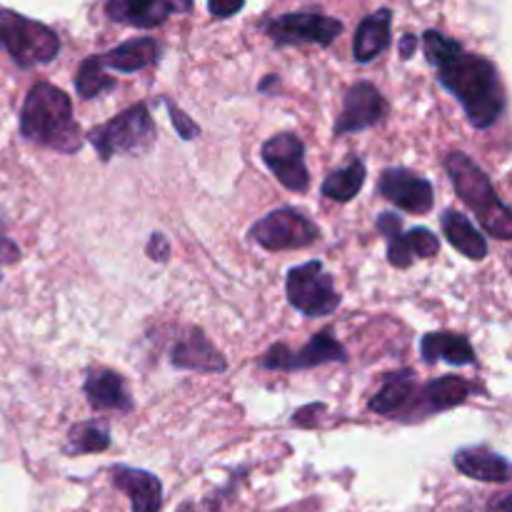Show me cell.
<instances>
[{
	"mask_svg": "<svg viewBox=\"0 0 512 512\" xmlns=\"http://www.w3.org/2000/svg\"><path fill=\"white\" fill-rule=\"evenodd\" d=\"M250 238L265 250H300L318 243L320 228L298 208H278L253 223Z\"/></svg>",
	"mask_w": 512,
	"mask_h": 512,
	"instance_id": "7",
	"label": "cell"
},
{
	"mask_svg": "<svg viewBox=\"0 0 512 512\" xmlns=\"http://www.w3.org/2000/svg\"><path fill=\"white\" fill-rule=\"evenodd\" d=\"M455 468L483 483H508L510 463L488 448H463L455 453Z\"/></svg>",
	"mask_w": 512,
	"mask_h": 512,
	"instance_id": "22",
	"label": "cell"
},
{
	"mask_svg": "<svg viewBox=\"0 0 512 512\" xmlns=\"http://www.w3.org/2000/svg\"><path fill=\"white\" fill-rule=\"evenodd\" d=\"M415 45H418V38H415L413 33L403 35V40H400V55H403V58L408 60L410 55L415 53Z\"/></svg>",
	"mask_w": 512,
	"mask_h": 512,
	"instance_id": "33",
	"label": "cell"
},
{
	"mask_svg": "<svg viewBox=\"0 0 512 512\" xmlns=\"http://www.w3.org/2000/svg\"><path fill=\"white\" fill-rule=\"evenodd\" d=\"M285 290H288V303L303 315H308V318L333 315L340 305L333 275L325 273L320 260H310V263L290 270Z\"/></svg>",
	"mask_w": 512,
	"mask_h": 512,
	"instance_id": "6",
	"label": "cell"
},
{
	"mask_svg": "<svg viewBox=\"0 0 512 512\" xmlns=\"http://www.w3.org/2000/svg\"><path fill=\"white\" fill-rule=\"evenodd\" d=\"M263 160L280 185L293 193H305L310 185L308 165H305V145L295 133H278L263 143Z\"/></svg>",
	"mask_w": 512,
	"mask_h": 512,
	"instance_id": "10",
	"label": "cell"
},
{
	"mask_svg": "<svg viewBox=\"0 0 512 512\" xmlns=\"http://www.w3.org/2000/svg\"><path fill=\"white\" fill-rule=\"evenodd\" d=\"M160 45L153 38H135L125 40L118 48L108 50V53L98 55V60L103 63V68H113L118 73H138V70L150 68L153 63H158Z\"/></svg>",
	"mask_w": 512,
	"mask_h": 512,
	"instance_id": "23",
	"label": "cell"
},
{
	"mask_svg": "<svg viewBox=\"0 0 512 512\" xmlns=\"http://www.w3.org/2000/svg\"><path fill=\"white\" fill-rule=\"evenodd\" d=\"M20 133L25 140H33L58 153H78L83 148V133L73 118L70 95L50 83H38L30 88L20 113Z\"/></svg>",
	"mask_w": 512,
	"mask_h": 512,
	"instance_id": "2",
	"label": "cell"
},
{
	"mask_svg": "<svg viewBox=\"0 0 512 512\" xmlns=\"http://www.w3.org/2000/svg\"><path fill=\"white\" fill-rule=\"evenodd\" d=\"M423 48L428 63L438 70L440 85L460 100L470 123L478 130L493 128L505 110V90L495 63L465 53L458 40L440 30H425Z\"/></svg>",
	"mask_w": 512,
	"mask_h": 512,
	"instance_id": "1",
	"label": "cell"
},
{
	"mask_svg": "<svg viewBox=\"0 0 512 512\" xmlns=\"http://www.w3.org/2000/svg\"><path fill=\"white\" fill-rule=\"evenodd\" d=\"M88 140L105 163L120 153H143L155 140L153 115H150L148 105L135 103L133 108L123 110L113 120L90 130Z\"/></svg>",
	"mask_w": 512,
	"mask_h": 512,
	"instance_id": "5",
	"label": "cell"
},
{
	"mask_svg": "<svg viewBox=\"0 0 512 512\" xmlns=\"http://www.w3.org/2000/svg\"><path fill=\"white\" fill-rule=\"evenodd\" d=\"M420 355L428 365L445 363L450 365H475V348L465 335L448 333V330H438V333H428L420 340Z\"/></svg>",
	"mask_w": 512,
	"mask_h": 512,
	"instance_id": "21",
	"label": "cell"
},
{
	"mask_svg": "<svg viewBox=\"0 0 512 512\" xmlns=\"http://www.w3.org/2000/svg\"><path fill=\"white\" fill-rule=\"evenodd\" d=\"M110 445V435L108 430L100 428L95 423H80L70 430L68 438V453L73 455H83V453H100Z\"/></svg>",
	"mask_w": 512,
	"mask_h": 512,
	"instance_id": "27",
	"label": "cell"
},
{
	"mask_svg": "<svg viewBox=\"0 0 512 512\" xmlns=\"http://www.w3.org/2000/svg\"><path fill=\"white\" fill-rule=\"evenodd\" d=\"M265 33L275 45H330L340 33L343 23L323 13H285L265 23Z\"/></svg>",
	"mask_w": 512,
	"mask_h": 512,
	"instance_id": "9",
	"label": "cell"
},
{
	"mask_svg": "<svg viewBox=\"0 0 512 512\" xmlns=\"http://www.w3.org/2000/svg\"><path fill=\"white\" fill-rule=\"evenodd\" d=\"M145 253H148V258L155 260V263H165V260L170 258L168 238H165L163 233H153V235H150Z\"/></svg>",
	"mask_w": 512,
	"mask_h": 512,
	"instance_id": "29",
	"label": "cell"
},
{
	"mask_svg": "<svg viewBox=\"0 0 512 512\" xmlns=\"http://www.w3.org/2000/svg\"><path fill=\"white\" fill-rule=\"evenodd\" d=\"M180 512H215V503H213V500H208V503H203V505L190 503V505H185V508Z\"/></svg>",
	"mask_w": 512,
	"mask_h": 512,
	"instance_id": "34",
	"label": "cell"
},
{
	"mask_svg": "<svg viewBox=\"0 0 512 512\" xmlns=\"http://www.w3.org/2000/svg\"><path fill=\"white\" fill-rule=\"evenodd\" d=\"M445 170H448L458 198L478 213L480 225L498 240H510L512 210L498 198L493 183L480 170V165L470 155L453 150V153L445 155Z\"/></svg>",
	"mask_w": 512,
	"mask_h": 512,
	"instance_id": "3",
	"label": "cell"
},
{
	"mask_svg": "<svg viewBox=\"0 0 512 512\" xmlns=\"http://www.w3.org/2000/svg\"><path fill=\"white\" fill-rule=\"evenodd\" d=\"M110 480L130 498L133 512H158L163 505V485L148 470H135L118 465L110 470Z\"/></svg>",
	"mask_w": 512,
	"mask_h": 512,
	"instance_id": "17",
	"label": "cell"
},
{
	"mask_svg": "<svg viewBox=\"0 0 512 512\" xmlns=\"http://www.w3.org/2000/svg\"><path fill=\"white\" fill-rule=\"evenodd\" d=\"M163 103H165V108H168V115H170V120H173V125H175V130H178L180 138L183 140L198 138L200 125L193 123V118H188V115H185L183 110L173 103V100H163Z\"/></svg>",
	"mask_w": 512,
	"mask_h": 512,
	"instance_id": "28",
	"label": "cell"
},
{
	"mask_svg": "<svg viewBox=\"0 0 512 512\" xmlns=\"http://www.w3.org/2000/svg\"><path fill=\"white\" fill-rule=\"evenodd\" d=\"M18 258H20L18 245H15L10 238H3V235H0V268L10 263H18Z\"/></svg>",
	"mask_w": 512,
	"mask_h": 512,
	"instance_id": "32",
	"label": "cell"
},
{
	"mask_svg": "<svg viewBox=\"0 0 512 512\" xmlns=\"http://www.w3.org/2000/svg\"><path fill=\"white\" fill-rule=\"evenodd\" d=\"M440 253V238L428 228H413L388 238V263L393 268H410L415 260H428Z\"/></svg>",
	"mask_w": 512,
	"mask_h": 512,
	"instance_id": "19",
	"label": "cell"
},
{
	"mask_svg": "<svg viewBox=\"0 0 512 512\" xmlns=\"http://www.w3.org/2000/svg\"><path fill=\"white\" fill-rule=\"evenodd\" d=\"M365 185V163L360 158H353L343 168L333 170L328 178L323 180V195L325 198L335 200V203H348L355 195L363 190Z\"/></svg>",
	"mask_w": 512,
	"mask_h": 512,
	"instance_id": "25",
	"label": "cell"
},
{
	"mask_svg": "<svg viewBox=\"0 0 512 512\" xmlns=\"http://www.w3.org/2000/svg\"><path fill=\"white\" fill-rule=\"evenodd\" d=\"M390 25H393L390 8H380L358 25L353 40V58L358 63H373L375 58H380V53L390 48Z\"/></svg>",
	"mask_w": 512,
	"mask_h": 512,
	"instance_id": "20",
	"label": "cell"
},
{
	"mask_svg": "<svg viewBox=\"0 0 512 512\" xmlns=\"http://www.w3.org/2000/svg\"><path fill=\"white\" fill-rule=\"evenodd\" d=\"M390 105L388 100L380 95V90L373 83H355L345 95L343 113H340L338 123H335V135L358 133V130L373 128L380 120L388 115Z\"/></svg>",
	"mask_w": 512,
	"mask_h": 512,
	"instance_id": "12",
	"label": "cell"
},
{
	"mask_svg": "<svg viewBox=\"0 0 512 512\" xmlns=\"http://www.w3.org/2000/svg\"><path fill=\"white\" fill-rule=\"evenodd\" d=\"M170 363L180 370H198V373H223L228 368L220 350L198 328L185 330L175 340V345L170 348Z\"/></svg>",
	"mask_w": 512,
	"mask_h": 512,
	"instance_id": "15",
	"label": "cell"
},
{
	"mask_svg": "<svg viewBox=\"0 0 512 512\" xmlns=\"http://www.w3.org/2000/svg\"><path fill=\"white\" fill-rule=\"evenodd\" d=\"M418 380L413 370H398L385 378L383 388L370 398L368 408L383 418H398L413 423L415 400H418Z\"/></svg>",
	"mask_w": 512,
	"mask_h": 512,
	"instance_id": "14",
	"label": "cell"
},
{
	"mask_svg": "<svg viewBox=\"0 0 512 512\" xmlns=\"http://www.w3.org/2000/svg\"><path fill=\"white\" fill-rule=\"evenodd\" d=\"M378 230H380V235H385V240H388L390 235H395L403 230V220H400V215L385 210V213L378 215Z\"/></svg>",
	"mask_w": 512,
	"mask_h": 512,
	"instance_id": "31",
	"label": "cell"
},
{
	"mask_svg": "<svg viewBox=\"0 0 512 512\" xmlns=\"http://www.w3.org/2000/svg\"><path fill=\"white\" fill-rule=\"evenodd\" d=\"M243 5H245V0H208L210 15L218 20L240 13V10H243Z\"/></svg>",
	"mask_w": 512,
	"mask_h": 512,
	"instance_id": "30",
	"label": "cell"
},
{
	"mask_svg": "<svg viewBox=\"0 0 512 512\" xmlns=\"http://www.w3.org/2000/svg\"><path fill=\"white\" fill-rule=\"evenodd\" d=\"M193 0H108L105 13L110 20L133 28H158L173 13H188Z\"/></svg>",
	"mask_w": 512,
	"mask_h": 512,
	"instance_id": "13",
	"label": "cell"
},
{
	"mask_svg": "<svg viewBox=\"0 0 512 512\" xmlns=\"http://www.w3.org/2000/svg\"><path fill=\"white\" fill-rule=\"evenodd\" d=\"M0 48L20 68H38L58 58L60 38L48 25L25 18L15 10L0 8Z\"/></svg>",
	"mask_w": 512,
	"mask_h": 512,
	"instance_id": "4",
	"label": "cell"
},
{
	"mask_svg": "<svg viewBox=\"0 0 512 512\" xmlns=\"http://www.w3.org/2000/svg\"><path fill=\"white\" fill-rule=\"evenodd\" d=\"M113 88H115V78H110V75L105 73L98 55H90V58H85L83 63H80L78 75H75V90H78L80 98L83 100L98 98L100 93Z\"/></svg>",
	"mask_w": 512,
	"mask_h": 512,
	"instance_id": "26",
	"label": "cell"
},
{
	"mask_svg": "<svg viewBox=\"0 0 512 512\" xmlns=\"http://www.w3.org/2000/svg\"><path fill=\"white\" fill-rule=\"evenodd\" d=\"M473 395V383L458 378V375H445V378L430 380L418 390V400H415V415L413 420L425 418V415L443 413V410L458 408L465 400Z\"/></svg>",
	"mask_w": 512,
	"mask_h": 512,
	"instance_id": "16",
	"label": "cell"
},
{
	"mask_svg": "<svg viewBox=\"0 0 512 512\" xmlns=\"http://www.w3.org/2000/svg\"><path fill=\"white\" fill-rule=\"evenodd\" d=\"M440 225H443V233L450 240V245L458 253H463L465 258L483 260L488 255V240H485V235H480V230L460 210H443Z\"/></svg>",
	"mask_w": 512,
	"mask_h": 512,
	"instance_id": "24",
	"label": "cell"
},
{
	"mask_svg": "<svg viewBox=\"0 0 512 512\" xmlns=\"http://www.w3.org/2000/svg\"><path fill=\"white\" fill-rule=\"evenodd\" d=\"M83 390L93 410H118V413L133 410V400L125 388L123 375L115 370H90Z\"/></svg>",
	"mask_w": 512,
	"mask_h": 512,
	"instance_id": "18",
	"label": "cell"
},
{
	"mask_svg": "<svg viewBox=\"0 0 512 512\" xmlns=\"http://www.w3.org/2000/svg\"><path fill=\"white\" fill-rule=\"evenodd\" d=\"M345 360H348V353H345L343 345L335 340L333 328H323L320 333H315V338L308 340L298 353H293V350L283 343L273 345L270 350H265V355L258 360V365L265 370H285V373H290V370H308L325 363H345Z\"/></svg>",
	"mask_w": 512,
	"mask_h": 512,
	"instance_id": "8",
	"label": "cell"
},
{
	"mask_svg": "<svg viewBox=\"0 0 512 512\" xmlns=\"http://www.w3.org/2000/svg\"><path fill=\"white\" fill-rule=\"evenodd\" d=\"M378 190L385 200L413 215H428L435 205L433 183L420 178L418 173L408 168L383 170L378 180Z\"/></svg>",
	"mask_w": 512,
	"mask_h": 512,
	"instance_id": "11",
	"label": "cell"
}]
</instances>
